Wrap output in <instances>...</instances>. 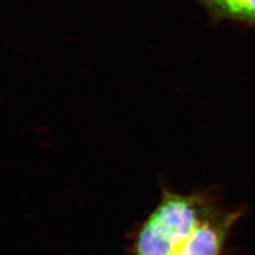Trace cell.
I'll return each instance as SVG.
<instances>
[{
  "label": "cell",
  "mask_w": 255,
  "mask_h": 255,
  "mask_svg": "<svg viewBox=\"0 0 255 255\" xmlns=\"http://www.w3.org/2000/svg\"><path fill=\"white\" fill-rule=\"evenodd\" d=\"M215 188L181 194L162 187L158 203L135 230L132 255H172L220 209Z\"/></svg>",
  "instance_id": "cell-1"
},
{
  "label": "cell",
  "mask_w": 255,
  "mask_h": 255,
  "mask_svg": "<svg viewBox=\"0 0 255 255\" xmlns=\"http://www.w3.org/2000/svg\"><path fill=\"white\" fill-rule=\"evenodd\" d=\"M244 213L238 207L234 210L220 207L172 255H221L231 232Z\"/></svg>",
  "instance_id": "cell-2"
},
{
  "label": "cell",
  "mask_w": 255,
  "mask_h": 255,
  "mask_svg": "<svg viewBox=\"0 0 255 255\" xmlns=\"http://www.w3.org/2000/svg\"><path fill=\"white\" fill-rule=\"evenodd\" d=\"M218 19H229L255 26V0H199Z\"/></svg>",
  "instance_id": "cell-3"
}]
</instances>
